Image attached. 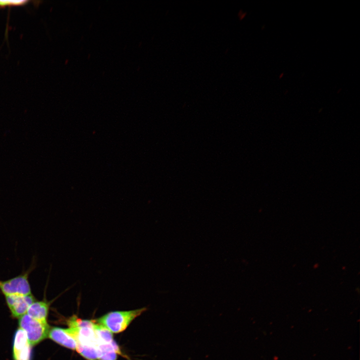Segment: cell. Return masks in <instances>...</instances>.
<instances>
[{
  "label": "cell",
  "instance_id": "1",
  "mask_svg": "<svg viewBox=\"0 0 360 360\" xmlns=\"http://www.w3.org/2000/svg\"><path fill=\"white\" fill-rule=\"evenodd\" d=\"M146 310L143 308L128 311H115L106 314L96 320L98 324L112 333L121 332L130 324Z\"/></svg>",
  "mask_w": 360,
  "mask_h": 360
},
{
  "label": "cell",
  "instance_id": "2",
  "mask_svg": "<svg viewBox=\"0 0 360 360\" xmlns=\"http://www.w3.org/2000/svg\"><path fill=\"white\" fill-rule=\"evenodd\" d=\"M36 267V260L34 258L30 267L20 274L8 280H0V292L4 296L32 294L29 277Z\"/></svg>",
  "mask_w": 360,
  "mask_h": 360
},
{
  "label": "cell",
  "instance_id": "3",
  "mask_svg": "<svg viewBox=\"0 0 360 360\" xmlns=\"http://www.w3.org/2000/svg\"><path fill=\"white\" fill-rule=\"evenodd\" d=\"M94 324L92 321L83 320L78 318L76 316H72L68 320V329L76 340L77 344L96 346L98 342Z\"/></svg>",
  "mask_w": 360,
  "mask_h": 360
},
{
  "label": "cell",
  "instance_id": "4",
  "mask_svg": "<svg viewBox=\"0 0 360 360\" xmlns=\"http://www.w3.org/2000/svg\"><path fill=\"white\" fill-rule=\"evenodd\" d=\"M18 324L20 328L26 332L31 346L48 337L50 328L47 322L36 320L25 314L20 318Z\"/></svg>",
  "mask_w": 360,
  "mask_h": 360
},
{
  "label": "cell",
  "instance_id": "5",
  "mask_svg": "<svg viewBox=\"0 0 360 360\" xmlns=\"http://www.w3.org/2000/svg\"><path fill=\"white\" fill-rule=\"evenodd\" d=\"M6 304L13 316L20 318L26 314L30 306L36 301L32 294L28 295H11L4 296Z\"/></svg>",
  "mask_w": 360,
  "mask_h": 360
},
{
  "label": "cell",
  "instance_id": "6",
  "mask_svg": "<svg viewBox=\"0 0 360 360\" xmlns=\"http://www.w3.org/2000/svg\"><path fill=\"white\" fill-rule=\"evenodd\" d=\"M31 346L26 332L19 328L16 332L13 345L14 360H30Z\"/></svg>",
  "mask_w": 360,
  "mask_h": 360
},
{
  "label": "cell",
  "instance_id": "7",
  "mask_svg": "<svg viewBox=\"0 0 360 360\" xmlns=\"http://www.w3.org/2000/svg\"><path fill=\"white\" fill-rule=\"evenodd\" d=\"M48 337L57 344L66 348L76 350L77 342L68 328H53L50 329Z\"/></svg>",
  "mask_w": 360,
  "mask_h": 360
},
{
  "label": "cell",
  "instance_id": "8",
  "mask_svg": "<svg viewBox=\"0 0 360 360\" xmlns=\"http://www.w3.org/2000/svg\"><path fill=\"white\" fill-rule=\"evenodd\" d=\"M50 302L46 298L34 301L28 308L26 314L36 320L47 322Z\"/></svg>",
  "mask_w": 360,
  "mask_h": 360
},
{
  "label": "cell",
  "instance_id": "9",
  "mask_svg": "<svg viewBox=\"0 0 360 360\" xmlns=\"http://www.w3.org/2000/svg\"><path fill=\"white\" fill-rule=\"evenodd\" d=\"M96 348L100 360H116L118 354L120 352L114 340L110 343L98 344Z\"/></svg>",
  "mask_w": 360,
  "mask_h": 360
},
{
  "label": "cell",
  "instance_id": "10",
  "mask_svg": "<svg viewBox=\"0 0 360 360\" xmlns=\"http://www.w3.org/2000/svg\"><path fill=\"white\" fill-rule=\"evenodd\" d=\"M94 330L98 344L110 343L114 340L112 332L102 326L94 323Z\"/></svg>",
  "mask_w": 360,
  "mask_h": 360
},
{
  "label": "cell",
  "instance_id": "11",
  "mask_svg": "<svg viewBox=\"0 0 360 360\" xmlns=\"http://www.w3.org/2000/svg\"><path fill=\"white\" fill-rule=\"evenodd\" d=\"M76 351L88 360H98L96 346H82L77 344Z\"/></svg>",
  "mask_w": 360,
  "mask_h": 360
},
{
  "label": "cell",
  "instance_id": "12",
  "mask_svg": "<svg viewBox=\"0 0 360 360\" xmlns=\"http://www.w3.org/2000/svg\"><path fill=\"white\" fill-rule=\"evenodd\" d=\"M28 2V0H0V8L6 6H23Z\"/></svg>",
  "mask_w": 360,
  "mask_h": 360
}]
</instances>
